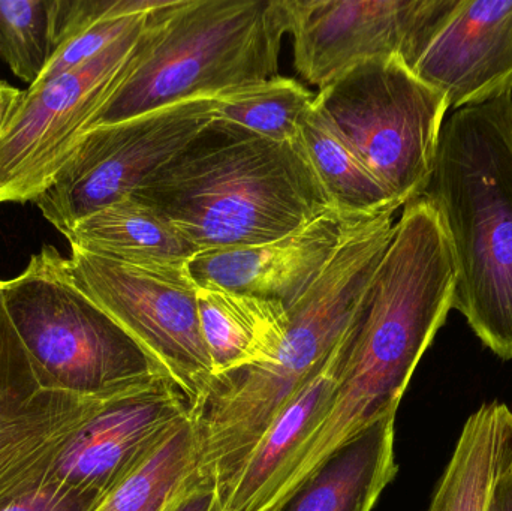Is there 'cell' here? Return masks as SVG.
Instances as JSON below:
<instances>
[{
    "instance_id": "1",
    "label": "cell",
    "mask_w": 512,
    "mask_h": 511,
    "mask_svg": "<svg viewBox=\"0 0 512 511\" xmlns=\"http://www.w3.org/2000/svg\"><path fill=\"white\" fill-rule=\"evenodd\" d=\"M456 281L441 216L426 198L406 204L346 329L330 410L262 511L285 509L337 452L397 413L418 363L453 309Z\"/></svg>"
},
{
    "instance_id": "2",
    "label": "cell",
    "mask_w": 512,
    "mask_h": 511,
    "mask_svg": "<svg viewBox=\"0 0 512 511\" xmlns=\"http://www.w3.org/2000/svg\"><path fill=\"white\" fill-rule=\"evenodd\" d=\"M131 197L200 252L273 242L333 209L300 140L216 119Z\"/></svg>"
},
{
    "instance_id": "3",
    "label": "cell",
    "mask_w": 512,
    "mask_h": 511,
    "mask_svg": "<svg viewBox=\"0 0 512 511\" xmlns=\"http://www.w3.org/2000/svg\"><path fill=\"white\" fill-rule=\"evenodd\" d=\"M423 198L453 254V309L484 347L512 360V93L445 120Z\"/></svg>"
},
{
    "instance_id": "4",
    "label": "cell",
    "mask_w": 512,
    "mask_h": 511,
    "mask_svg": "<svg viewBox=\"0 0 512 511\" xmlns=\"http://www.w3.org/2000/svg\"><path fill=\"white\" fill-rule=\"evenodd\" d=\"M285 0H168L150 14L137 59L83 134L277 75Z\"/></svg>"
},
{
    "instance_id": "5",
    "label": "cell",
    "mask_w": 512,
    "mask_h": 511,
    "mask_svg": "<svg viewBox=\"0 0 512 511\" xmlns=\"http://www.w3.org/2000/svg\"><path fill=\"white\" fill-rule=\"evenodd\" d=\"M373 269L348 249L334 252L318 278L288 308L289 327L276 360L216 378L191 410L198 473L219 491L268 426L327 362L348 329Z\"/></svg>"
},
{
    "instance_id": "6",
    "label": "cell",
    "mask_w": 512,
    "mask_h": 511,
    "mask_svg": "<svg viewBox=\"0 0 512 511\" xmlns=\"http://www.w3.org/2000/svg\"><path fill=\"white\" fill-rule=\"evenodd\" d=\"M3 303L33 362L57 387L110 401L170 378L162 366L75 282L69 258L45 246L18 278L2 282Z\"/></svg>"
},
{
    "instance_id": "7",
    "label": "cell",
    "mask_w": 512,
    "mask_h": 511,
    "mask_svg": "<svg viewBox=\"0 0 512 511\" xmlns=\"http://www.w3.org/2000/svg\"><path fill=\"white\" fill-rule=\"evenodd\" d=\"M315 107L400 207L423 197L450 108L402 59L354 66L319 90Z\"/></svg>"
},
{
    "instance_id": "8",
    "label": "cell",
    "mask_w": 512,
    "mask_h": 511,
    "mask_svg": "<svg viewBox=\"0 0 512 511\" xmlns=\"http://www.w3.org/2000/svg\"><path fill=\"white\" fill-rule=\"evenodd\" d=\"M149 18L84 65L23 90L0 132V204L33 201L50 186L87 123L131 71Z\"/></svg>"
},
{
    "instance_id": "9",
    "label": "cell",
    "mask_w": 512,
    "mask_h": 511,
    "mask_svg": "<svg viewBox=\"0 0 512 511\" xmlns=\"http://www.w3.org/2000/svg\"><path fill=\"white\" fill-rule=\"evenodd\" d=\"M215 98H197L92 129L78 138L32 201L65 236L86 216L131 197L213 120Z\"/></svg>"
},
{
    "instance_id": "10",
    "label": "cell",
    "mask_w": 512,
    "mask_h": 511,
    "mask_svg": "<svg viewBox=\"0 0 512 511\" xmlns=\"http://www.w3.org/2000/svg\"><path fill=\"white\" fill-rule=\"evenodd\" d=\"M78 287L167 372L192 408L213 383L198 315V285L188 267H137L71 248Z\"/></svg>"
},
{
    "instance_id": "11",
    "label": "cell",
    "mask_w": 512,
    "mask_h": 511,
    "mask_svg": "<svg viewBox=\"0 0 512 511\" xmlns=\"http://www.w3.org/2000/svg\"><path fill=\"white\" fill-rule=\"evenodd\" d=\"M456 0H285L294 65L322 87L360 63L402 59L411 68Z\"/></svg>"
},
{
    "instance_id": "12",
    "label": "cell",
    "mask_w": 512,
    "mask_h": 511,
    "mask_svg": "<svg viewBox=\"0 0 512 511\" xmlns=\"http://www.w3.org/2000/svg\"><path fill=\"white\" fill-rule=\"evenodd\" d=\"M104 402L65 392L33 362L0 291V511L44 485Z\"/></svg>"
},
{
    "instance_id": "13",
    "label": "cell",
    "mask_w": 512,
    "mask_h": 511,
    "mask_svg": "<svg viewBox=\"0 0 512 511\" xmlns=\"http://www.w3.org/2000/svg\"><path fill=\"white\" fill-rule=\"evenodd\" d=\"M191 413L170 378L104 402L66 447L45 482L107 498Z\"/></svg>"
},
{
    "instance_id": "14",
    "label": "cell",
    "mask_w": 512,
    "mask_h": 511,
    "mask_svg": "<svg viewBox=\"0 0 512 511\" xmlns=\"http://www.w3.org/2000/svg\"><path fill=\"white\" fill-rule=\"evenodd\" d=\"M411 69L454 111L512 93V0H456Z\"/></svg>"
},
{
    "instance_id": "15",
    "label": "cell",
    "mask_w": 512,
    "mask_h": 511,
    "mask_svg": "<svg viewBox=\"0 0 512 511\" xmlns=\"http://www.w3.org/2000/svg\"><path fill=\"white\" fill-rule=\"evenodd\" d=\"M360 219L331 209L273 242L198 252L189 261L188 272L200 287L213 285L288 309L318 278L349 228Z\"/></svg>"
},
{
    "instance_id": "16",
    "label": "cell",
    "mask_w": 512,
    "mask_h": 511,
    "mask_svg": "<svg viewBox=\"0 0 512 511\" xmlns=\"http://www.w3.org/2000/svg\"><path fill=\"white\" fill-rule=\"evenodd\" d=\"M346 330L327 362L268 426L230 482L219 491L225 511H262L321 428L336 395Z\"/></svg>"
},
{
    "instance_id": "17",
    "label": "cell",
    "mask_w": 512,
    "mask_h": 511,
    "mask_svg": "<svg viewBox=\"0 0 512 511\" xmlns=\"http://www.w3.org/2000/svg\"><path fill=\"white\" fill-rule=\"evenodd\" d=\"M197 302L213 380L276 360L288 333L285 306L213 285H198Z\"/></svg>"
},
{
    "instance_id": "18",
    "label": "cell",
    "mask_w": 512,
    "mask_h": 511,
    "mask_svg": "<svg viewBox=\"0 0 512 511\" xmlns=\"http://www.w3.org/2000/svg\"><path fill=\"white\" fill-rule=\"evenodd\" d=\"M396 414L373 423L337 452L282 511H372L399 467Z\"/></svg>"
},
{
    "instance_id": "19",
    "label": "cell",
    "mask_w": 512,
    "mask_h": 511,
    "mask_svg": "<svg viewBox=\"0 0 512 511\" xmlns=\"http://www.w3.org/2000/svg\"><path fill=\"white\" fill-rule=\"evenodd\" d=\"M71 248L137 267H188L198 249L146 204L123 198L75 222Z\"/></svg>"
},
{
    "instance_id": "20",
    "label": "cell",
    "mask_w": 512,
    "mask_h": 511,
    "mask_svg": "<svg viewBox=\"0 0 512 511\" xmlns=\"http://www.w3.org/2000/svg\"><path fill=\"white\" fill-rule=\"evenodd\" d=\"M511 461L512 411L504 402H487L466 420L427 511H487Z\"/></svg>"
},
{
    "instance_id": "21",
    "label": "cell",
    "mask_w": 512,
    "mask_h": 511,
    "mask_svg": "<svg viewBox=\"0 0 512 511\" xmlns=\"http://www.w3.org/2000/svg\"><path fill=\"white\" fill-rule=\"evenodd\" d=\"M300 143L331 206L342 215L366 218L400 209L384 186L337 135L315 102L300 123Z\"/></svg>"
},
{
    "instance_id": "22",
    "label": "cell",
    "mask_w": 512,
    "mask_h": 511,
    "mask_svg": "<svg viewBox=\"0 0 512 511\" xmlns=\"http://www.w3.org/2000/svg\"><path fill=\"white\" fill-rule=\"evenodd\" d=\"M197 473V431L189 413L96 511H165Z\"/></svg>"
},
{
    "instance_id": "23",
    "label": "cell",
    "mask_w": 512,
    "mask_h": 511,
    "mask_svg": "<svg viewBox=\"0 0 512 511\" xmlns=\"http://www.w3.org/2000/svg\"><path fill=\"white\" fill-rule=\"evenodd\" d=\"M316 95L294 78L274 77L227 90L215 98L213 119L273 141L300 140V123Z\"/></svg>"
},
{
    "instance_id": "24",
    "label": "cell",
    "mask_w": 512,
    "mask_h": 511,
    "mask_svg": "<svg viewBox=\"0 0 512 511\" xmlns=\"http://www.w3.org/2000/svg\"><path fill=\"white\" fill-rule=\"evenodd\" d=\"M57 0H0V57L29 86L56 50Z\"/></svg>"
},
{
    "instance_id": "25",
    "label": "cell",
    "mask_w": 512,
    "mask_h": 511,
    "mask_svg": "<svg viewBox=\"0 0 512 511\" xmlns=\"http://www.w3.org/2000/svg\"><path fill=\"white\" fill-rule=\"evenodd\" d=\"M149 14L141 15H108L89 21L80 29L75 30L68 38L57 45L47 68L32 86H41L65 72L92 60L105 48L122 38L135 24L140 23ZM30 87V86H29Z\"/></svg>"
},
{
    "instance_id": "26",
    "label": "cell",
    "mask_w": 512,
    "mask_h": 511,
    "mask_svg": "<svg viewBox=\"0 0 512 511\" xmlns=\"http://www.w3.org/2000/svg\"><path fill=\"white\" fill-rule=\"evenodd\" d=\"M104 498L62 483L45 482L2 511H96Z\"/></svg>"
},
{
    "instance_id": "27",
    "label": "cell",
    "mask_w": 512,
    "mask_h": 511,
    "mask_svg": "<svg viewBox=\"0 0 512 511\" xmlns=\"http://www.w3.org/2000/svg\"><path fill=\"white\" fill-rule=\"evenodd\" d=\"M165 511H225L218 486L195 477Z\"/></svg>"
},
{
    "instance_id": "28",
    "label": "cell",
    "mask_w": 512,
    "mask_h": 511,
    "mask_svg": "<svg viewBox=\"0 0 512 511\" xmlns=\"http://www.w3.org/2000/svg\"><path fill=\"white\" fill-rule=\"evenodd\" d=\"M487 511H512V461L499 477Z\"/></svg>"
},
{
    "instance_id": "29",
    "label": "cell",
    "mask_w": 512,
    "mask_h": 511,
    "mask_svg": "<svg viewBox=\"0 0 512 511\" xmlns=\"http://www.w3.org/2000/svg\"><path fill=\"white\" fill-rule=\"evenodd\" d=\"M23 90L15 89L6 81L0 80V132L11 114L12 108L20 101Z\"/></svg>"
}]
</instances>
